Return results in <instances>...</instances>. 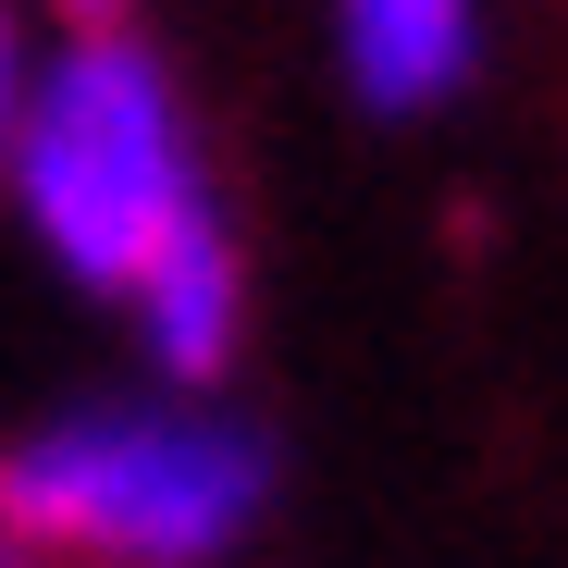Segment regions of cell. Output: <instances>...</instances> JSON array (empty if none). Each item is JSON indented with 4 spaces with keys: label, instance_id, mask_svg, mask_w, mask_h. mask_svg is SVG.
I'll use <instances>...</instances> for the list:
<instances>
[{
    "label": "cell",
    "instance_id": "1",
    "mask_svg": "<svg viewBox=\"0 0 568 568\" xmlns=\"http://www.w3.org/2000/svg\"><path fill=\"white\" fill-rule=\"evenodd\" d=\"M13 185H26V223L50 235V260L74 284H136L149 247L199 211L161 62L124 50V38L62 50L50 87L13 112Z\"/></svg>",
    "mask_w": 568,
    "mask_h": 568
},
{
    "label": "cell",
    "instance_id": "2",
    "mask_svg": "<svg viewBox=\"0 0 568 568\" xmlns=\"http://www.w3.org/2000/svg\"><path fill=\"white\" fill-rule=\"evenodd\" d=\"M272 495V445L235 420H62L0 457V544L211 556Z\"/></svg>",
    "mask_w": 568,
    "mask_h": 568
},
{
    "label": "cell",
    "instance_id": "3",
    "mask_svg": "<svg viewBox=\"0 0 568 568\" xmlns=\"http://www.w3.org/2000/svg\"><path fill=\"white\" fill-rule=\"evenodd\" d=\"M483 62V13L469 0H346V74L371 112H433Z\"/></svg>",
    "mask_w": 568,
    "mask_h": 568
},
{
    "label": "cell",
    "instance_id": "4",
    "mask_svg": "<svg viewBox=\"0 0 568 568\" xmlns=\"http://www.w3.org/2000/svg\"><path fill=\"white\" fill-rule=\"evenodd\" d=\"M136 297H149V346H161L173 384H211V371L235 358V260H223L211 211H185V223L149 247Z\"/></svg>",
    "mask_w": 568,
    "mask_h": 568
},
{
    "label": "cell",
    "instance_id": "5",
    "mask_svg": "<svg viewBox=\"0 0 568 568\" xmlns=\"http://www.w3.org/2000/svg\"><path fill=\"white\" fill-rule=\"evenodd\" d=\"M0 136H13V13H0Z\"/></svg>",
    "mask_w": 568,
    "mask_h": 568
},
{
    "label": "cell",
    "instance_id": "6",
    "mask_svg": "<svg viewBox=\"0 0 568 568\" xmlns=\"http://www.w3.org/2000/svg\"><path fill=\"white\" fill-rule=\"evenodd\" d=\"M74 13H112V0H74Z\"/></svg>",
    "mask_w": 568,
    "mask_h": 568
}]
</instances>
